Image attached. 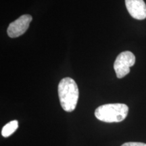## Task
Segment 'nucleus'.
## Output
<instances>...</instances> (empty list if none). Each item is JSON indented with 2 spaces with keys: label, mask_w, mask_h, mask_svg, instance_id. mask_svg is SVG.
Instances as JSON below:
<instances>
[{
  "label": "nucleus",
  "mask_w": 146,
  "mask_h": 146,
  "mask_svg": "<svg viewBox=\"0 0 146 146\" xmlns=\"http://www.w3.org/2000/svg\"><path fill=\"white\" fill-rule=\"evenodd\" d=\"M58 96L61 106L66 112H71L75 109L79 96V91L74 80L64 78L58 85Z\"/></svg>",
  "instance_id": "f257e3e1"
},
{
  "label": "nucleus",
  "mask_w": 146,
  "mask_h": 146,
  "mask_svg": "<svg viewBox=\"0 0 146 146\" xmlns=\"http://www.w3.org/2000/svg\"><path fill=\"white\" fill-rule=\"evenodd\" d=\"M129 107L125 104H108L100 106L95 111L98 120L105 123H120L127 116Z\"/></svg>",
  "instance_id": "f03ea898"
},
{
  "label": "nucleus",
  "mask_w": 146,
  "mask_h": 146,
  "mask_svg": "<svg viewBox=\"0 0 146 146\" xmlns=\"http://www.w3.org/2000/svg\"><path fill=\"white\" fill-rule=\"evenodd\" d=\"M135 56L132 52L126 51L118 55L114 63V69L118 78L125 77L130 72V68L135 64Z\"/></svg>",
  "instance_id": "7ed1b4c3"
},
{
  "label": "nucleus",
  "mask_w": 146,
  "mask_h": 146,
  "mask_svg": "<svg viewBox=\"0 0 146 146\" xmlns=\"http://www.w3.org/2000/svg\"><path fill=\"white\" fill-rule=\"evenodd\" d=\"M32 20L33 18L31 15L24 14L15 21L12 22L10 24L7 31L8 36L11 38H16L21 36L29 29Z\"/></svg>",
  "instance_id": "20e7f679"
},
{
  "label": "nucleus",
  "mask_w": 146,
  "mask_h": 146,
  "mask_svg": "<svg viewBox=\"0 0 146 146\" xmlns=\"http://www.w3.org/2000/svg\"><path fill=\"white\" fill-rule=\"evenodd\" d=\"M127 9L133 18L144 20L146 18V4L143 0H125Z\"/></svg>",
  "instance_id": "39448f33"
},
{
  "label": "nucleus",
  "mask_w": 146,
  "mask_h": 146,
  "mask_svg": "<svg viewBox=\"0 0 146 146\" xmlns=\"http://www.w3.org/2000/svg\"><path fill=\"white\" fill-rule=\"evenodd\" d=\"M18 127V122L17 120H12L8 124H6L3 127L1 130V135L4 137H8L10 136L12 133H14L16 131Z\"/></svg>",
  "instance_id": "423d86ee"
},
{
  "label": "nucleus",
  "mask_w": 146,
  "mask_h": 146,
  "mask_svg": "<svg viewBox=\"0 0 146 146\" xmlns=\"http://www.w3.org/2000/svg\"><path fill=\"white\" fill-rule=\"evenodd\" d=\"M121 146H146V143H140V142H127Z\"/></svg>",
  "instance_id": "0eeeda50"
}]
</instances>
